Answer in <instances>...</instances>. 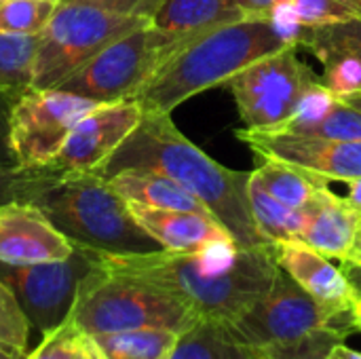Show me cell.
<instances>
[{
    "label": "cell",
    "instance_id": "cell-12",
    "mask_svg": "<svg viewBox=\"0 0 361 359\" xmlns=\"http://www.w3.org/2000/svg\"><path fill=\"white\" fill-rule=\"evenodd\" d=\"M235 135L250 146L254 154L298 165L324 180H341L349 184L361 178V142L355 140L254 129H239Z\"/></svg>",
    "mask_w": 361,
    "mask_h": 359
},
{
    "label": "cell",
    "instance_id": "cell-32",
    "mask_svg": "<svg viewBox=\"0 0 361 359\" xmlns=\"http://www.w3.org/2000/svg\"><path fill=\"white\" fill-rule=\"evenodd\" d=\"M345 334L341 332H322L302 343L273 349H258L262 359H328V353L334 345L345 343Z\"/></svg>",
    "mask_w": 361,
    "mask_h": 359
},
{
    "label": "cell",
    "instance_id": "cell-1",
    "mask_svg": "<svg viewBox=\"0 0 361 359\" xmlns=\"http://www.w3.org/2000/svg\"><path fill=\"white\" fill-rule=\"evenodd\" d=\"M154 171L192 193L241 248L271 245L260 233L247 195L250 174L228 169L195 146L165 112H144L140 125L99 171Z\"/></svg>",
    "mask_w": 361,
    "mask_h": 359
},
{
    "label": "cell",
    "instance_id": "cell-28",
    "mask_svg": "<svg viewBox=\"0 0 361 359\" xmlns=\"http://www.w3.org/2000/svg\"><path fill=\"white\" fill-rule=\"evenodd\" d=\"M25 359H104L93 339L68 320L53 332L42 336V343L32 349Z\"/></svg>",
    "mask_w": 361,
    "mask_h": 359
},
{
    "label": "cell",
    "instance_id": "cell-10",
    "mask_svg": "<svg viewBox=\"0 0 361 359\" xmlns=\"http://www.w3.org/2000/svg\"><path fill=\"white\" fill-rule=\"evenodd\" d=\"M99 102L57 87H27L11 106L8 146L19 169L49 167L74 125Z\"/></svg>",
    "mask_w": 361,
    "mask_h": 359
},
{
    "label": "cell",
    "instance_id": "cell-44",
    "mask_svg": "<svg viewBox=\"0 0 361 359\" xmlns=\"http://www.w3.org/2000/svg\"><path fill=\"white\" fill-rule=\"evenodd\" d=\"M353 2V6L357 8V13H360V17H361V0H351Z\"/></svg>",
    "mask_w": 361,
    "mask_h": 359
},
{
    "label": "cell",
    "instance_id": "cell-16",
    "mask_svg": "<svg viewBox=\"0 0 361 359\" xmlns=\"http://www.w3.org/2000/svg\"><path fill=\"white\" fill-rule=\"evenodd\" d=\"M307 222L300 241L328 258L351 262L357 252L361 231V209L338 197L328 186L307 205Z\"/></svg>",
    "mask_w": 361,
    "mask_h": 359
},
{
    "label": "cell",
    "instance_id": "cell-2",
    "mask_svg": "<svg viewBox=\"0 0 361 359\" xmlns=\"http://www.w3.org/2000/svg\"><path fill=\"white\" fill-rule=\"evenodd\" d=\"M102 262L114 271L157 286L182 300L197 320L233 324L252 309L273 286L279 264L275 245L241 248L228 271L205 269L195 254L157 250L148 254L104 256Z\"/></svg>",
    "mask_w": 361,
    "mask_h": 359
},
{
    "label": "cell",
    "instance_id": "cell-5",
    "mask_svg": "<svg viewBox=\"0 0 361 359\" xmlns=\"http://www.w3.org/2000/svg\"><path fill=\"white\" fill-rule=\"evenodd\" d=\"M68 322L80 332L97 336L142 328H163L180 334L199 320L169 292L110 271L97 254V262L78 284Z\"/></svg>",
    "mask_w": 361,
    "mask_h": 359
},
{
    "label": "cell",
    "instance_id": "cell-17",
    "mask_svg": "<svg viewBox=\"0 0 361 359\" xmlns=\"http://www.w3.org/2000/svg\"><path fill=\"white\" fill-rule=\"evenodd\" d=\"M129 209L137 224L167 252L192 254L209 241L233 237L212 216L178 209H157L140 203H129Z\"/></svg>",
    "mask_w": 361,
    "mask_h": 359
},
{
    "label": "cell",
    "instance_id": "cell-3",
    "mask_svg": "<svg viewBox=\"0 0 361 359\" xmlns=\"http://www.w3.org/2000/svg\"><path fill=\"white\" fill-rule=\"evenodd\" d=\"M74 245L104 254L129 256L163 250L133 218L129 203L97 171L27 169L21 195Z\"/></svg>",
    "mask_w": 361,
    "mask_h": 359
},
{
    "label": "cell",
    "instance_id": "cell-9",
    "mask_svg": "<svg viewBox=\"0 0 361 359\" xmlns=\"http://www.w3.org/2000/svg\"><path fill=\"white\" fill-rule=\"evenodd\" d=\"M319 83L322 78L298 59L296 47H288L250 63L224 87L231 89L245 129L277 131Z\"/></svg>",
    "mask_w": 361,
    "mask_h": 359
},
{
    "label": "cell",
    "instance_id": "cell-45",
    "mask_svg": "<svg viewBox=\"0 0 361 359\" xmlns=\"http://www.w3.org/2000/svg\"><path fill=\"white\" fill-rule=\"evenodd\" d=\"M53 2H59V0H53Z\"/></svg>",
    "mask_w": 361,
    "mask_h": 359
},
{
    "label": "cell",
    "instance_id": "cell-27",
    "mask_svg": "<svg viewBox=\"0 0 361 359\" xmlns=\"http://www.w3.org/2000/svg\"><path fill=\"white\" fill-rule=\"evenodd\" d=\"M281 133H305V135H319V138H332V140L361 142V110L336 97L315 118L294 125L290 129H283Z\"/></svg>",
    "mask_w": 361,
    "mask_h": 359
},
{
    "label": "cell",
    "instance_id": "cell-29",
    "mask_svg": "<svg viewBox=\"0 0 361 359\" xmlns=\"http://www.w3.org/2000/svg\"><path fill=\"white\" fill-rule=\"evenodd\" d=\"M55 6L53 0H0V32L36 36L49 23Z\"/></svg>",
    "mask_w": 361,
    "mask_h": 359
},
{
    "label": "cell",
    "instance_id": "cell-14",
    "mask_svg": "<svg viewBox=\"0 0 361 359\" xmlns=\"http://www.w3.org/2000/svg\"><path fill=\"white\" fill-rule=\"evenodd\" d=\"M74 250L76 245L38 207L25 201H8L0 207V262L19 267L59 262Z\"/></svg>",
    "mask_w": 361,
    "mask_h": 359
},
{
    "label": "cell",
    "instance_id": "cell-4",
    "mask_svg": "<svg viewBox=\"0 0 361 359\" xmlns=\"http://www.w3.org/2000/svg\"><path fill=\"white\" fill-rule=\"evenodd\" d=\"M288 47L269 15H245L182 44L131 99L144 112L171 114L192 95L226 85L250 63Z\"/></svg>",
    "mask_w": 361,
    "mask_h": 359
},
{
    "label": "cell",
    "instance_id": "cell-43",
    "mask_svg": "<svg viewBox=\"0 0 361 359\" xmlns=\"http://www.w3.org/2000/svg\"><path fill=\"white\" fill-rule=\"evenodd\" d=\"M361 254V231H360V241H357V252H355V256H360ZM355 256H353V258H355ZM351 262H353V260H351ZM351 262H349V264H351Z\"/></svg>",
    "mask_w": 361,
    "mask_h": 359
},
{
    "label": "cell",
    "instance_id": "cell-23",
    "mask_svg": "<svg viewBox=\"0 0 361 359\" xmlns=\"http://www.w3.org/2000/svg\"><path fill=\"white\" fill-rule=\"evenodd\" d=\"M247 195L254 220L271 245L300 239L307 222V207H292L281 203L252 178L247 182Z\"/></svg>",
    "mask_w": 361,
    "mask_h": 359
},
{
    "label": "cell",
    "instance_id": "cell-38",
    "mask_svg": "<svg viewBox=\"0 0 361 359\" xmlns=\"http://www.w3.org/2000/svg\"><path fill=\"white\" fill-rule=\"evenodd\" d=\"M347 199H349V203H353L355 207L361 209V178L349 182V195H347Z\"/></svg>",
    "mask_w": 361,
    "mask_h": 359
},
{
    "label": "cell",
    "instance_id": "cell-22",
    "mask_svg": "<svg viewBox=\"0 0 361 359\" xmlns=\"http://www.w3.org/2000/svg\"><path fill=\"white\" fill-rule=\"evenodd\" d=\"M250 178L256 180L275 199L292 207H305L326 188L328 182L309 169L271 159H264V163L258 165Z\"/></svg>",
    "mask_w": 361,
    "mask_h": 359
},
{
    "label": "cell",
    "instance_id": "cell-11",
    "mask_svg": "<svg viewBox=\"0 0 361 359\" xmlns=\"http://www.w3.org/2000/svg\"><path fill=\"white\" fill-rule=\"evenodd\" d=\"M95 262L97 252L76 245L74 254L59 262L25 267L0 262V281L15 294L32 330L44 336L68 320L78 284Z\"/></svg>",
    "mask_w": 361,
    "mask_h": 359
},
{
    "label": "cell",
    "instance_id": "cell-13",
    "mask_svg": "<svg viewBox=\"0 0 361 359\" xmlns=\"http://www.w3.org/2000/svg\"><path fill=\"white\" fill-rule=\"evenodd\" d=\"M144 110L133 99L99 102L72 129L55 161L53 171H102L118 146L140 125Z\"/></svg>",
    "mask_w": 361,
    "mask_h": 359
},
{
    "label": "cell",
    "instance_id": "cell-20",
    "mask_svg": "<svg viewBox=\"0 0 361 359\" xmlns=\"http://www.w3.org/2000/svg\"><path fill=\"white\" fill-rule=\"evenodd\" d=\"M167 359H262V355L235 336L228 324L199 320L178 334Z\"/></svg>",
    "mask_w": 361,
    "mask_h": 359
},
{
    "label": "cell",
    "instance_id": "cell-36",
    "mask_svg": "<svg viewBox=\"0 0 361 359\" xmlns=\"http://www.w3.org/2000/svg\"><path fill=\"white\" fill-rule=\"evenodd\" d=\"M243 15H269L275 0H235Z\"/></svg>",
    "mask_w": 361,
    "mask_h": 359
},
{
    "label": "cell",
    "instance_id": "cell-37",
    "mask_svg": "<svg viewBox=\"0 0 361 359\" xmlns=\"http://www.w3.org/2000/svg\"><path fill=\"white\" fill-rule=\"evenodd\" d=\"M328 359H361V353L355 351V349H351V347H347L345 343H338L328 353Z\"/></svg>",
    "mask_w": 361,
    "mask_h": 359
},
{
    "label": "cell",
    "instance_id": "cell-19",
    "mask_svg": "<svg viewBox=\"0 0 361 359\" xmlns=\"http://www.w3.org/2000/svg\"><path fill=\"white\" fill-rule=\"evenodd\" d=\"M241 17L245 15L235 0H163L152 17V25L171 36L192 40L212 28Z\"/></svg>",
    "mask_w": 361,
    "mask_h": 359
},
{
    "label": "cell",
    "instance_id": "cell-6",
    "mask_svg": "<svg viewBox=\"0 0 361 359\" xmlns=\"http://www.w3.org/2000/svg\"><path fill=\"white\" fill-rule=\"evenodd\" d=\"M148 23L150 19L144 17L112 13L78 0H59L38 34L30 87H57L104 47Z\"/></svg>",
    "mask_w": 361,
    "mask_h": 359
},
{
    "label": "cell",
    "instance_id": "cell-7",
    "mask_svg": "<svg viewBox=\"0 0 361 359\" xmlns=\"http://www.w3.org/2000/svg\"><path fill=\"white\" fill-rule=\"evenodd\" d=\"M186 42L188 40L154 28L150 21L104 47L97 55L66 76L57 89L93 102L131 99L167 61V57Z\"/></svg>",
    "mask_w": 361,
    "mask_h": 359
},
{
    "label": "cell",
    "instance_id": "cell-35",
    "mask_svg": "<svg viewBox=\"0 0 361 359\" xmlns=\"http://www.w3.org/2000/svg\"><path fill=\"white\" fill-rule=\"evenodd\" d=\"M17 97L11 95H0V165H15L11 146H8V116H11V106Z\"/></svg>",
    "mask_w": 361,
    "mask_h": 359
},
{
    "label": "cell",
    "instance_id": "cell-34",
    "mask_svg": "<svg viewBox=\"0 0 361 359\" xmlns=\"http://www.w3.org/2000/svg\"><path fill=\"white\" fill-rule=\"evenodd\" d=\"M27 178L25 169H19L15 165H0V207L8 201H17L23 188V182Z\"/></svg>",
    "mask_w": 361,
    "mask_h": 359
},
{
    "label": "cell",
    "instance_id": "cell-41",
    "mask_svg": "<svg viewBox=\"0 0 361 359\" xmlns=\"http://www.w3.org/2000/svg\"><path fill=\"white\" fill-rule=\"evenodd\" d=\"M27 355H19V353H13L4 347H0V359H25Z\"/></svg>",
    "mask_w": 361,
    "mask_h": 359
},
{
    "label": "cell",
    "instance_id": "cell-40",
    "mask_svg": "<svg viewBox=\"0 0 361 359\" xmlns=\"http://www.w3.org/2000/svg\"><path fill=\"white\" fill-rule=\"evenodd\" d=\"M353 326H355V330H357V332H361V292H360V296H357L355 307H353Z\"/></svg>",
    "mask_w": 361,
    "mask_h": 359
},
{
    "label": "cell",
    "instance_id": "cell-8",
    "mask_svg": "<svg viewBox=\"0 0 361 359\" xmlns=\"http://www.w3.org/2000/svg\"><path fill=\"white\" fill-rule=\"evenodd\" d=\"M228 328L254 349H273L302 343L322 332L349 336L353 317H336L307 294L281 267L271 290Z\"/></svg>",
    "mask_w": 361,
    "mask_h": 359
},
{
    "label": "cell",
    "instance_id": "cell-39",
    "mask_svg": "<svg viewBox=\"0 0 361 359\" xmlns=\"http://www.w3.org/2000/svg\"><path fill=\"white\" fill-rule=\"evenodd\" d=\"M338 99H343V102H347L349 106H353V108L361 110V91H355V93L345 95V97H338Z\"/></svg>",
    "mask_w": 361,
    "mask_h": 359
},
{
    "label": "cell",
    "instance_id": "cell-42",
    "mask_svg": "<svg viewBox=\"0 0 361 359\" xmlns=\"http://www.w3.org/2000/svg\"><path fill=\"white\" fill-rule=\"evenodd\" d=\"M351 264H353V267H360V269H361V254H360V256H355V258H353V262H351Z\"/></svg>",
    "mask_w": 361,
    "mask_h": 359
},
{
    "label": "cell",
    "instance_id": "cell-31",
    "mask_svg": "<svg viewBox=\"0 0 361 359\" xmlns=\"http://www.w3.org/2000/svg\"><path fill=\"white\" fill-rule=\"evenodd\" d=\"M326 74H324V85L330 89L334 97H345L355 91H361V59L341 53V55H330L322 59Z\"/></svg>",
    "mask_w": 361,
    "mask_h": 359
},
{
    "label": "cell",
    "instance_id": "cell-15",
    "mask_svg": "<svg viewBox=\"0 0 361 359\" xmlns=\"http://www.w3.org/2000/svg\"><path fill=\"white\" fill-rule=\"evenodd\" d=\"M277 264L326 311L336 317H353V307L360 292L351 279L330 262L328 256L319 254L300 239L275 243Z\"/></svg>",
    "mask_w": 361,
    "mask_h": 359
},
{
    "label": "cell",
    "instance_id": "cell-26",
    "mask_svg": "<svg viewBox=\"0 0 361 359\" xmlns=\"http://www.w3.org/2000/svg\"><path fill=\"white\" fill-rule=\"evenodd\" d=\"M298 47H307L319 61L330 55H353L361 59V17L317 28H305Z\"/></svg>",
    "mask_w": 361,
    "mask_h": 359
},
{
    "label": "cell",
    "instance_id": "cell-30",
    "mask_svg": "<svg viewBox=\"0 0 361 359\" xmlns=\"http://www.w3.org/2000/svg\"><path fill=\"white\" fill-rule=\"evenodd\" d=\"M30 334H32L30 320L25 317L11 288L4 281H0V347L19 355H27Z\"/></svg>",
    "mask_w": 361,
    "mask_h": 359
},
{
    "label": "cell",
    "instance_id": "cell-25",
    "mask_svg": "<svg viewBox=\"0 0 361 359\" xmlns=\"http://www.w3.org/2000/svg\"><path fill=\"white\" fill-rule=\"evenodd\" d=\"M38 47L36 36L0 32V95L17 97L32 85V61Z\"/></svg>",
    "mask_w": 361,
    "mask_h": 359
},
{
    "label": "cell",
    "instance_id": "cell-24",
    "mask_svg": "<svg viewBox=\"0 0 361 359\" xmlns=\"http://www.w3.org/2000/svg\"><path fill=\"white\" fill-rule=\"evenodd\" d=\"M104 359H167L176 347L178 332L142 328L91 336Z\"/></svg>",
    "mask_w": 361,
    "mask_h": 359
},
{
    "label": "cell",
    "instance_id": "cell-21",
    "mask_svg": "<svg viewBox=\"0 0 361 359\" xmlns=\"http://www.w3.org/2000/svg\"><path fill=\"white\" fill-rule=\"evenodd\" d=\"M355 17H360V13L351 0H275L269 11V19L292 47H298L305 28L349 21Z\"/></svg>",
    "mask_w": 361,
    "mask_h": 359
},
{
    "label": "cell",
    "instance_id": "cell-18",
    "mask_svg": "<svg viewBox=\"0 0 361 359\" xmlns=\"http://www.w3.org/2000/svg\"><path fill=\"white\" fill-rule=\"evenodd\" d=\"M108 184L127 201L140 203L146 207L157 209H178V212H195L203 216H212L207 207L178 182L167 176L154 171H140V169H125L110 178ZM214 218V216H212Z\"/></svg>",
    "mask_w": 361,
    "mask_h": 359
},
{
    "label": "cell",
    "instance_id": "cell-33",
    "mask_svg": "<svg viewBox=\"0 0 361 359\" xmlns=\"http://www.w3.org/2000/svg\"><path fill=\"white\" fill-rule=\"evenodd\" d=\"M78 2H87L112 13H121V15H131V17H144L150 19L154 17V13L159 11L163 0H78Z\"/></svg>",
    "mask_w": 361,
    "mask_h": 359
}]
</instances>
